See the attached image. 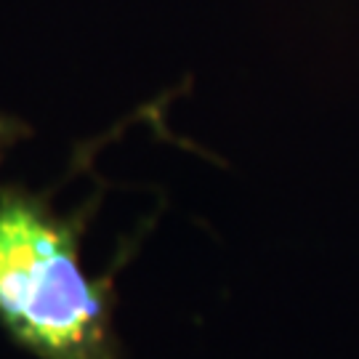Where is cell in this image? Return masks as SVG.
Wrapping results in <instances>:
<instances>
[{
    "instance_id": "cell-1",
    "label": "cell",
    "mask_w": 359,
    "mask_h": 359,
    "mask_svg": "<svg viewBox=\"0 0 359 359\" xmlns=\"http://www.w3.org/2000/svg\"><path fill=\"white\" fill-rule=\"evenodd\" d=\"M51 194L0 184V327L35 359H123L115 274L139 243L128 240L112 269L90 277L80 256L104 187L69 213Z\"/></svg>"
},
{
    "instance_id": "cell-2",
    "label": "cell",
    "mask_w": 359,
    "mask_h": 359,
    "mask_svg": "<svg viewBox=\"0 0 359 359\" xmlns=\"http://www.w3.org/2000/svg\"><path fill=\"white\" fill-rule=\"evenodd\" d=\"M29 136H32L29 123H25L22 117H16V115L0 112V165H3L8 149L16 147L19 142H25V139H29Z\"/></svg>"
}]
</instances>
